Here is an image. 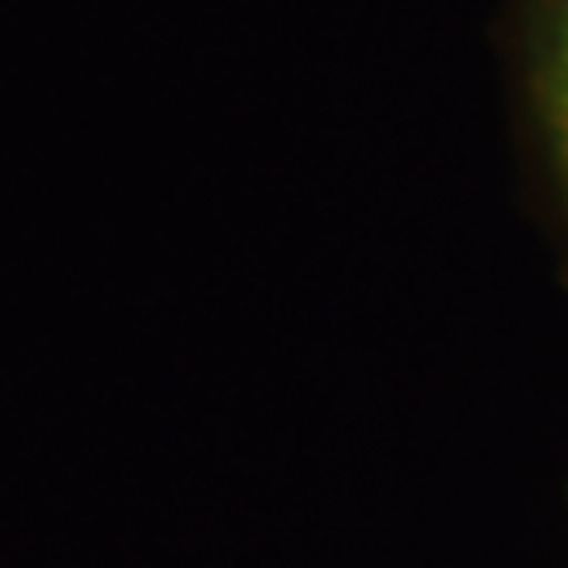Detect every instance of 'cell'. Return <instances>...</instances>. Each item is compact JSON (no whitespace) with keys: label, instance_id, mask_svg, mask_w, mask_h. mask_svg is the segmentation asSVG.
Segmentation results:
<instances>
[{"label":"cell","instance_id":"cell-1","mask_svg":"<svg viewBox=\"0 0 568 568\" xmlns=\"http://www.w3.org/2000/svg\"><path fill=\"white\" fill-rule=\"evenodd\" d=\"M539 98L556 148V164L568 182V0H544L539 26Z\"/></svg>","mask_w":568,"mask_h":568}]
</instances>
